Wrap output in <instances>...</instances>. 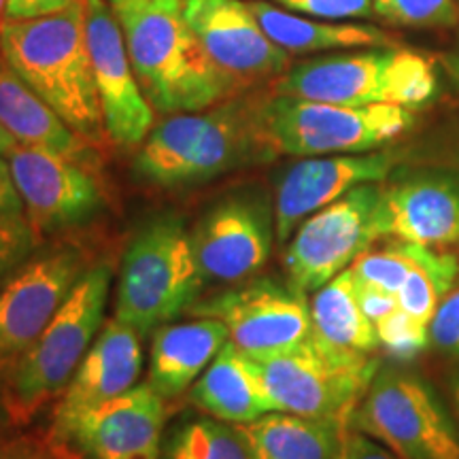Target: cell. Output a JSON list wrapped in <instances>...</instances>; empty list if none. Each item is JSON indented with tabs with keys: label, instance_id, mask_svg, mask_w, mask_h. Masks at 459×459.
Instances as JSON below:
<instances>
[{
	"label": "cell",
	"instance_id": "1",
	"mask_svg": "<svg viewBox=\"0 0 459 459\" xmlns=\"http://www.w3.org/2000/svg\"><path fill=\"white\" fill-rule=\"evenodd\" d=\"M113 9L132 71L156 111H204L240 91L187 24L186 0H128Z\"/></svg>",
	"mask_w": 459,
	"mask_h": 459
},
{
	"label": "cell",
	"instance_id": "2",
	"mask_svg": "<svg viewBox=\"0 0 459 459\" xmlns=\"http://www.w3.org/2000/svg\"><path fill=\"white\" fill-rule=\"evenodd\" d=\"M0 54L82 139H107L88 45V3L56 15L0 22Z\"/></svg>",
	"mask_w": 459,
	"mask_h": 459
},
{
	"label": "cell",
	"instance_id": "3",
	"mask_svg": "<svg viewBox=\"0 0 459 459\" xmlns=\"http://www.w3.org/2000/svg\"><path fill=\"white\" fill-rule=\"evenodd\" d=\"M260 105L234 96L204 111L170 115L149 132L134 170L156 186L183 187L274 158L262 134Z\"/></svg>",
	"mask_w": 459,
	"mask_h": 459
},
{
	"label": "cell",
	"instance_id": "4",
	"mask_svg": "<svg viewBox=\"0 0 459 459\" xmlns=\"http://www.w3.org/2000/svg\"><path fill=\"white\" fill-rule=\"evenodd\" d=\"M111 271L83 273L56 317L0 383V412L13 426H26L65 392L105 324Z\"/></svg>",
	"mask_w": 459,
	"mask_h": 459
},
{
	"label": "cell",
	"instance_id": "5",
	"mask_svg": "<svg viewBox=\"0 0 459 459\" xmlns=\"http://www.w3.org/2000/svg\"><path fill=\"white\" fill-rule=\"evenodd\" d=\"M249 361L277 412L332 419L347 426L381 368L372 353L338 347L315 330L283 353Z\"/></svg>",
	"mask_w": 459,
	"mask_h": 459
},
{
	"label": "cell",
	"instance_id": "6",
	"mask_svg": "<svg viewBox=\"0 0 459 459\" xmlns=\"http://www.w3.org/2000/svg\"><path fill=\"white\" fill-rule=\"evenodd\" d=\"M200 277L192 237L175 217H158L136 234L124 255L115 319L145 336L196 304Z\"/></svg>",
	"mask_w": 459,
	"mask_h": 459
},
{
	"label": "cell",
	"instance_id": "7",
	"mask_svg": "<svg viewBox=\"0 0 459 459\" xmlns=\"http://www.w3.org/2000/svg\"><path fill=\"white\" fill-rule=\"evenodd\" d=\"M415 124V111L395 105L344 107L274 94L262 100L260 126L273 156L315 158L377 152Z\"/></svg>",
	"mask_w": 459,
	"mask_h": 459
},
{
	"label": "cell",
	"instance_id": "8",
	"mask_svg": "<svg viewBox=\"0 0 459 459\" xmlns=\"http://www.w3.org/2000/svg\"><path fill=\"white\" fill-rule=\"evenodd\" d=\"M349 428L385 445L400 459H459V434L426 381L381 370L353 411Z\"/></svg>",
	"mask_w": 459,
	"mask_h": 459
},
{
	"label": "cell",
	"instance_id": "9",
	"mask_svg": "<svg viewBox=\"0 0 459 459\" xmlns=\"http://www.w3.org/2000/svg\"><path fill=\"white\" fill-rule=\"evenodd\" d=\"M378 196L381 183H364L296 228L283 255L291 290L302 296L315 294L370 249L378 240L375 221Z\"/></svg>",
	"mask_w": 459,
	"mask_h": 459
},
{
	"label": "cell",
	"instance_id": "10",
	"mask_svg": "<svg viewBox=\"0 0 459 459\" xmlns=\"http://www.w3.org/2000/svg\"><path fill=\"white\" fill-rule=\"evenodd\" d=\"M194 317L220 319L230 342L247 358H271L313 334L311 304L290 285L257 279L192 304Z\"/></svg>",
	"mask_w": 459,
	"mask_h": 459
},
{
	"label": "cell",
	"instance_id": "11",
	"mask_svg": "<svg viewBox=\"0 0 459 459\" xmlns=\"http://www.w3.org/2000/svg\"><path fill=\"white\" fill-rule=\"evenodd\" d=\"M164 415V398L143 383L51 426L48 440L85 459H162Z\"/></svg>",
	"mask_w": 459,
	"mask_h": 459
},
{
	"label": "cell",
	"instance_id": "12",
	"mask_svg": "<svg viewBox=\"0 0 459 459\" xmlns=\"http://www.w3.org/2000/svg\"><path fill=\"white\" fill-rule=\"evenodd\" d=\"M83 273L79 251L56 249L26 262L0 285V383L48 328Z\"/></svg>",
	"mask_w": 459,
	"mask_h": 459
},
{
	"label": "cell",
	"instance_id": "13",
	"mask_svg": "<svg viewBox=\"0 0 459 459\" xmlns=\"http://www.w3.org/2000/svg\"><path fill=\"white\" fill-rule=\"evenodd\" d=\"M192 249L204 283H237L254 277L268 262L274 217L254 194H234L196 223Z\"/></svg>",
	"mask_w": 459,
	"mask_h": 459
},
{
	"label": "cell",
	"instance_id": "14",
	"mask_svg": "<svg viewBox=\"0 0 459 459\" xmlns=\"http://www.w3.org/2000/svg\"><path fill=\"white\" fill-rule=\"evenodd\" d=\"M4 158L24 203L26 220L39 237L79 226L100 209V186L82 160L26 145H17Z\"/></svg>",
	"mask_w": 459,
	"mask_h": 459
},
{
	"label": "cell",
	"instance_id": "15",
	"mask_svg": "<svg viewBox=\"0 0 459 459\" xmlns=\"http://www.w3.org/2000/svg\"><path fill=\"white\" fill-rule=\"evenodd\" d=\"M88 45L107 139L122 149L143 145L153 130L156 108L132 71L122 26L107 0H88Z\"/></svg>",
	"mask_w": 459,
	"mask_h": 459
},
{
	"label": "cell",
	"instance_id": "16",
	"mask_svg": "<svg viewBox=\"0 0 459 459\" xmlns=\"http://www.w3.org/2000/svg\"><path fill=\"white\" fill-rule=\"evenodd\" d=\"M186 20L211 60L243 91L281 77L290 54L264 32L243 0H186Z\"/></svg>",
	"mask_w": 459,
	"mask_h": 459
},
{
	"label": "cell",
	"instance_id": "17",
	"mask_svg": "<svg viewBox=\"0 0 459 459\" xmlns=\"http://www.w3.org/2000/svg\"><path fill=\"white\" fill-rule=\"evenodd\" d=\"M378 238L421 247L459 240V172L417 170L381 186L377 204Z\"/></svg>",
	"mask_w": 459,
	"mask_h": 459
},
{
	"label": "cell",
	"instance_id": "18",
	"mask_svg": "<svg viewBox=\"0 0 459 459\" xmlns=\"http://www.w3.org/2000/svg\"><path fill=\"white\" fill-rule=\"evenodd\" d=\"M400 162L394 152L338 153L315 156L290 166L277 183L274 196V237L287 245L296 228L364 183H383Z\"/></svg>",
	"mask_w": 459,
	"mask_h": 459
},
{
	"label": "cell",
	"instance_id": "19",
	"mask_svg": "<svg viewBox=\"0 0 459 459\" xmlns=\"http://www.w3.org/2000/svg\"><path fill=\"white\" fill-rule=\"evenodd\" d=\"M395 49L319 57L281 74L273 91L294 99L344 107L389 105Z\"/></svg>",
	"mask_w": 459,
	"mask_h": 459
},
{
	"label": "cell",
	"instance_id": "20",
	"mask_svg": "<svg viewBox=\"0 0 459 459\" xmlns=\"http://www.w3.org/2000/svg\"><path fill=\"white\" fill-rule=\"evenodd\" d=\"M143 368L141 334L119 319H108L91 342L62 398L57 400L51 426L117 398L134 387Z\"/></svg>",
	"mask_w": 459,
	"mask_h": 459
},
{
	"label": "cell",
	"instance_id": "21",
	"mask_svg": "<svg viewBox=\"0 0 459 459\" xmlns=\"http://www.w3.org/2000/svg\"><path fill=\"white\" fill-rule=\"evenodd\" d=\"M228 341V328L213 317L160 325L152 344L149 385L164 400L177 398L209 368Z\"/></svg>",
	"mask_w": 459,
	"mask_h": 459
},
{
	"label": "cell",
	"instance_id": "22",
	"mask_svg": "<svg viewBox=\"0 0 459 459\" xmlns=\"http://www.w3.org/2000/svg\"><path fill=\"white\" fill-rule=\"evenodd\" d=\"M0 126L17 145L48 149L65 158L85 162L91 143L74 132L0 54Z\"/></svg>",
	"mask_w": 459,
	"mask_h": 459
},
{
	"label": "cell",
	"instance_id": "23",
	"mask_svg": "<svg viewBox=\"0 0 459 459\" xmlns=\"http://www.w3.org/2000/svg\"><path fill=\"white\" fill-rule=\"evenodd\" d=\"M189 400L211 417L234 426L277 412V406L264 389L254 364L230 341L200 375L198 383L189 392Z\"/></svg>",
	"mask_w": 459,
	"mask_h": 459
},
{
	"label": "cell",
	"instance_id": "24",
	"mask_svg": "<svg viewBox=\"0 0 459 459\" xmlns=\"http://www.w3.org/2000/svg\"><path fill=\"white\" fill-rule=\"evenodd\" d=\"M243 429L251 459H338L349 426L332 419L268 412Z\"/></svg>",
	"mask_w": 459,
	"mask_h": 459
},
{
	"label": "cell",
	"instance_id": "25",
	"mask_svg": "<svg viewBox=\"0 0 459 459\" xmlns=\"http://www.w3.org/2000/svg\"><path fill=\"white\" fill-rule=\"evenodd\" d=\"M249 9L260 22L264 32L287 54H311L325 49L351 48H389L392 39L375 26L361 24H324L298 17L273 7L271 3L249 0Z\"/></svg>",
	"mask_w": 459,
	"mask_h": 459
},
{
	"label": "cell",
	"instance_id": "26",
	"mask_svg": "<svg viewBox=\"0 0 459 459\" xmlns=\"http://www.w3.org/2000/svg\"><path fill=\"white\" fill-rule=\"evenodd\" d=\"M308 304L313 330L328 342L361 353H375L381 347L375 324L361 311L351 268L319 287Z\"/></svg>",
	"mask_w": 459,
	"mask_h": 459
},
{
	"label": "cell",
	"instance_id": "27",
	"mask_svg": "<svg viewBox=\"0 0 459 459\" xmlns=\"http://www.w3.org/2000/svg\"><path fill=\"white\" fill-rule=\"evenodd\" d=\"M411 251L412 268L398 291V307L419 324L429 325L440 300L453 290L459 262L453 254L436 251L434 247L411 245Z\"/></svg>",
	"mask_w": 459,
	"mask_h": 459
},
{
	"label": "cell",
	"instance_id": "28",
	"mask_svg": "<svg viewBox=\"0 0 459 459\" xmlns=\"http://www.w3.org/2000/svg\"><path fill=\"white\" fill-rule=\"evenodd\" d=\"M164 459H251V449L234 423L196 419L170 436Z\"/></svg>",
	"mask_w": 459,
	"mask_h": 459
},
{
	"label": "cell",
	"instance_id": "29",
	"mask_svg": "<svg viewBox=\"0 0 459 459\" xmlns=\"http://www.w3.org/2000/svg\"><path fill=\"white\" fill-rule=\"evenodd\" d=\"M436 90L438 82L432 62L412 51H395L389 105L417 111L434 99Z\"/></svg>",
	"mask_w": 459,
	"mask_h": 459
},
{
	"label": "cell",
	"instance_id": "30",
	"mask_svg": "<svg viewBox=\"0 0 459 459\" xmlns=\"http://www.w3.org/2000/svg\"><path fill=\"white\" fill-rule=\"evenodd\" d=\"M355 279L361 283L385 290L398 296L400 287L404 285L412 268V251L409 243H394L387 249L366 251L355 260L351 266Z\"/></svg>",
	"mask_w": 459,
	"mask_h": 459
},
{
	"label": "cell",
	"instance_id": "31",
	"mask_svg": "<svg viewBox=\"0 0 459 459\" xmlns=\"http://www.w3.org/2000/svg\"><path fill=\"white\" fill-rule=\"evenodd\" d=\"M375 15L400 26H449L455 22L453 0H375Z\"/></svg>",
	"mask_w": 459,
	"mask_h": 459
},
{
	"label": "cell",
	"instance_id": "32",
	"mask_svg": "<svg viewBox=\"0 0 459 459\" xmlns=\"http://www.w3.org/2000/svg\"><path fill=\"white\" fill-rule=\"evenodd\" d=\"M39 232L26 215H0V285L24 266L39 245Z\"/></svg>",
	"mask_w": 459,
	"mask_h": 459
},
{
	"label": "cell",
	"instance_id": "33",
	"mask_svg": "<svg viewBox=\"0 0 459 459\" xmlns=\"http://www.w3.org/2000/svg\"><path fill=\"white\" fill-rule=\"evenodd\" d=\"M378 341L394 358L409 359L412 355L428 347L429 342V325H423L409 317L404 311H395L385 321L377 325Z\"/></svg>",
	"mask_w": 459,
	"mask_h": 459
},
{
	"label": "cell",
	"instance_id": "34",
	"mask_svg": "<svg viewBox=\"0 0 459 459\" xmlns=\"http://www.w3.org/2000/svg\"><path fill=\"white\" fill-rule=\"evenodd\" d=\"M429 342L440 351L459 355V285L440 300L432 324H429Z\"/></svg>",
	"mask_w": 459,
	"mask_h": 459
},
{
	"label": "cell",
	"instance_id": "35",
	"mask_svg": "<svg viewBox=\"0 0 459 459\" xmlns=\"http://www.w3.org/2000/svg\"><path fill=\"white\" fill-rule=\"evenodd\" d=\"M285 7L300 13L325 17V20H347L375 13V0H279Z\"/></svg>",
	"mask_w": 459,
	"mask_h": 459
},
{
	"label": "cell",
	"instance_id": "36",
	"mask_svg": "<svg viewBox=\"0 0 459 459\" xmlns=\"http://www.w3.org/2000/svg\"><path fill=\"white\" fill-rule=\"evenodd\" d=\"M85 3L88 0H7L3 20H34V17L62 13L74 4Z\"/></svg>",
	"mask_w": 459,
	"mask_h": 459
},
{
	"label": "cell",
	"instance_id": "37",
	"mask_svg": "<svg viewBox=\"0 0 459 459\" xmlns=\"http://www.w3.org/2000/svg\"><path fill=\"white\" fill-rule=\"evenodd\" d=\"M355 285H358V298L361 304V311H364L366 317L375 324V328L381 324V321H385L389 315H394L400 308L398 296L395 294H389L385 290H378V287L361 283L358 279H355Z\"/></svg>",
	"mask_w": 459,
	"mask_h": 459
},
{
	"label": "cell",
	"instance_id": "38",
	"mask_svg": "<svg viewBox=\"0 0 459 459\" xmlns=\"http://www.w3.org/2000/svg\"><path fill=\"white\" fill-rule=\"evenodd\" d=\"M338 459H400L394 451L385 449L377 443L375 438L366 436L364 432L349 428L344 434V443Z\"/></svg>",
	"mask_w": 459,
	"mask_h": 459
},
{
	"label": "cell",
	"instance_id": "39",
	"mask_svg": "<svg viewBox=\"0 0 459 459\" xmlns=\"http://www.w3.org/2000/svg\"><path fill=\"white\" fill-rule=\"evenodd\" d=\"M0 459H57L48 440L32 436L0 438Z\"/></svg>",
	"mask_w": 459,
	"mask_h": 459
},
{
	"label": "cell",
	"instance_id": "40",
	"mask_svg": "<svg viewBox=\"0 0 459 459\" xmlns=\"http://www.w3.org/2000/svg\"><path fill=\"white\" fill-rule=\"evenodd\" d=\"M0 215H24V203L4 156H0Z\"/></svg>",
	"mask_w": 459,
	"mask_h": 459
},
{
	"label": "cell",
	"instance_id": "41",
	"mask_svg": "<svg viewBox=\"0 0 459 459\" xmlns=\"http://www.w3.org/2000/svg\"><path fill=\"white\" fill-rule=\"evenodd\" d=\"M445 65H446V71H449V74L453 77V82H455L459 88V43L457 48L445 57Z\"/></svg>",
	"mask_w": 459,
	"mask_h": 459
},
{
	"label": "cell",
	"instance_id": "42",
	"mask_svg": "<svg viewBox=\"0 0 459 459\" xmlns=\"http://www.w3.org/2000/svg\"><path fill=\"white\" fill-rule=\"evenodd\" d=\"M15 147H17V143L11 139L9 132L0 126V156H7V153L13 152Z\"/></svg>",
	"mask_w": 459,
	"mask_h": 459
},
{
	"label": "cell",
	"instance_id": "43",
	"mask_svg": "<svg viewBox=\"0 0 459 459\" xmlns=\"http://www.w3.org/2000/svg\"><path fill=\"white\" fill-rule=\"evenodd\" d=\"M48 443H49V440H48ZM49 445H51V449H54V453L57 455V459H85V457L79 455V453L66 449V446L54 445V443H49Z\"/></svg>",
	"mask_w": 459,
	"mask_h": 459
},
{
	"label": "cell",
	"instance_id": "44",
	"mask_svg": "<svg viewBox=\"0 0 459 459\" xmlns=\"http://www.w3.org/2000/svg\"><path fill=\"white\" fill-rule=\"evenodd\" d=\"M451 392H453V400H455V406H457V415H459V372L455 377L451 378Z\"/></svg>",
	"mask_w": 459,
	"mask_h": 459
},
{
	"label": "cell",
	"instance_id": "45",
	"mask_svg": "<svg viewBox=\"0 0 459 459\" xmlns=\"http://www.w3.org/2000/svg\"><path fill=\"white\" fill-rule=\"evenodd\" d=\"M4 4H7V0H0V22H3L4 17Z\"/></svg>",
	"mask_w": 459,
	"mask_h": 459
},
{
	"label": "cell",
	"instance_id": "46",
	"mask_svg": "<svg viewBox=\"0 0 459 459\" xmlns=\"http://www.w3.org/2000/svg\"><path fill=\"white\" fill-rule=\"evenodd\" d=\"M124 3H128V0H111L113 7H119V4H124Z\"/></svg>",
	"mask_w": 459,
	"mask_h": 459
}]
</instances>
